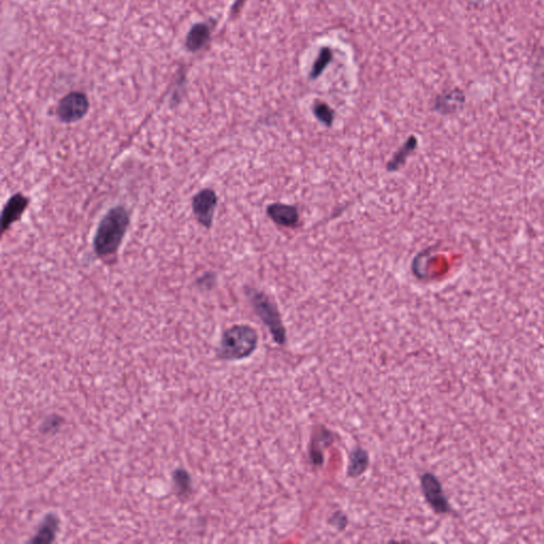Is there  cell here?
<instances>
[{"label": "cell", "mask_w": 544, "mask_h": 544, "mask_svg": "<svg viewBox=\"0 0 544 544\" xmlns=\"http://www.w3.org/2000/svg\"><path fill=\"white\" fill-rule=\"evenodd\" d=\"M129 225V215L124 206H116L105 215L94 238L95 252L99 257L114 255L122 245Z\"/></svg>", "instance_id": "obj_1"}, {"label": "cell", "mask_w": 544, "mask_h": 544, "mask_svg": "<svg viewBox=\"0 0 544 544\" xmlns=\"http://www.w3.org/2000/svg\"><path fill=\"white\" fill-rule=\"evenodd\" d=\"M259 343L257 331L246 324L232 326L223 333L218 348L219 358L228 361H238L248 358L253 353Z\"/></svg>", "instance_id": "obj_2"}, {"label": "cell", "mask_w": 544, "mask_h": 544, "mask_svg": "<svg viewBox=\"0 0 544 544\" xmlns=\"http://www.w3.org/2000/svg\"><path fill=\"white\" fill-rule=\"evenodd\" d=\"M246 294L255 313L270 329L274 341L277 343H285V329L277 304L262 290L247 288Z\"/></svg>", "instance_id": "obj_3"}, {"label": "cell", "mask_w": 544, "mask_h": 544, "mask_svg": "<svg viewBox=\"0 0 544 544\" xmlns=\"http://www.w3.org/2000/svg\"><path fill=\"white\" fill-rule=\"evenodd\" d=\"M90 103L83 92H74L68 94L60 101L57 113L64 122H75L85 117L89 111Z\"/></svg>", "instance_id": "obj_4"}, {"label": "cell", "mask_w": 544, "mask_h": 544, "mask_svg": "<svg viewBox=\"0 0 544 544\" xmlns=\"http://www.w3.org/2000/svg\"><path fill=\"white\" fill-rule=\"evenodd\" d=\"M218 198L212 189H202L193 197V212L197 220L204 227L210 228L213 223L215 208L217 206Z\"/></svg>", "instance_id": "obj_5"}, {"label": "cell", "mask_w": 544, "mask_h": 544, "mask_svg": "<svg viewBox=\"0 0 544 544\" xmlns=\"http://www.w3.org/2000/svg\"><path fill=\"white\" fill-rule=\"evenodd\" d=\"M422 489L427 502L437 513H448L450 509L448 501L439 481L433 474H425L422 477Z\"/></svg>", "instance_id": "obj_6"}, {"label": "cell", "mask_w": 544, "mask_h": 544, "mask_svg": "<svg viewBox=\"0 0 544 544\" xmlns=\"http://www.w3.org/2000/svg\"><path fill=\"white\" fill-rule=\"evenodd\" d=\"M268 217L281 227L294 228L298 225L300 215L294 206L285 203H272L266 210Z\"/></svg>", "instance_id": "obj_7"}, {"label": "cell", "mask_w": 544, "mask_h": 544, "mask_svg": "<svg viewBox=\"0 0 544 544\" xmlns=\"http://www.w3.org/2000/svg\"><path fill=\"white\" fill-rule=\"evenodd\" d=\"M28 204H29V199L23 197L21 193H17V195L13 196V197L8 200L6 206H4V210H2V228H4V231H6L14 221L18 220L21 218Z\"/></svg>", "instance_id": "obj_8"}, {"label": "cell", "mask_w": 544, "mask_h": 544, "mask_svg": "<svg viewBox=\"0 0 544 544\" xmlns=\"http://www.w3.org/2000/svg\"><path fill=\"white\" fill-rule=\"evenodd\" d=\"M418 147V139L415 135H410L405 143L399 148L398 151L395 152L393 158L389 160V162L386 164V169L389 173H393V171H399L400 169L405 165L406 161H407L408 156L410 154H414L415 150Z\"/></svg>", "instance_id": "obj_9"}, {"label": "cell", "mask_w": 544, "mask_h": 544, "mask_svg": "<svg viewBox=\"0 0 544 544\" xmlns=\"http://www.w3.org/2000/svg\"><path fill=\"white\" fill-rule=\"evenodd\" d=\"M464 101H466V97L462 90H452L437 97L435 109L442 114L453 113L464 105Z\"/></svg>", "instance_id": "obj_10"}, {"label": "cell", "mask_w": 544, "mask_h": 544, "mask_svg": "<svg viewBox=\"0 0 544 544\" xmlns=\"http://www.w3.org/2000/svg\"><path fill=\"white\" fill-rule=\"evenodd\" d=\"M210 38V29L206 25H197L191 30L186 38V45L191 50L202 48Z\"/></svg>", "instance_id": "obj_11"}, {"label": "cell", "mask_w": 544, "mask_h": 544, "mask_svg": "<svg viewBox=\"0 0 544 544\" xmlns=\"http://www.w3.org/2000/svg\"><path fill=\"white\" fill-rule=\"evenodd\" d=\"M58 530V520L53 516H48L43 522L33 543H50L55 539Z\"/></svg>", "instance_id": "obj_12"}, {"label": "cell", "mask_w": 544, "mask_h": 544, "mask_svg": "<svg viewBox=\"0 0 544 544\" xmlns=\"http://www.w3.org/2000/svg\"><path fill=\"white\" fill-rule=\"evenodd\" d=\"M313 113L315 117L319 120L324 126L331 127L335 120V113L330 105L326 103L322 102V101H316L315 105H313Z\"/></svg>", "instance_id": "obj_13"}, {"label": "cell", "mask_w": 544, "mask_h": 544, "mask_svg": "<svg viewBox=\"0 0 544 544\" xmlns=\"http://www.w3.org/2000/svg\"><path fill=\"white\" fill-rule=\"evenodd\" d=\"M368 456L362 450H356L350 460L349 474L358 476L367 468Z\"/></svg>", "instance_id": "obj_14"}, {"label": "cell", "mask_w": 544, "mask_h": 544, "mask_svg": "<svg viewBox=\"0 0 544 544\" xmlns=\"http://www.w3.org/2000/svg\"><path fill=\"white\" fill-rule=\"evenodd\" d=\"M332 50L330 48H322L320 51L319 55H318L317 61L314 64L313 70H311V79H317L320 75L324 72V68H326L331 60H332Z\"/></svg>", "instance_id": "obj_15"}]
</instances>
